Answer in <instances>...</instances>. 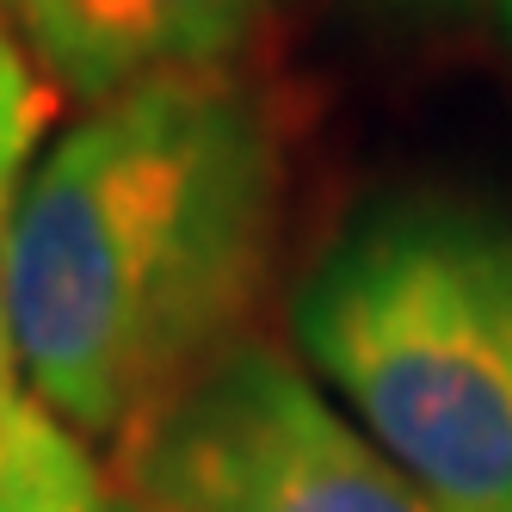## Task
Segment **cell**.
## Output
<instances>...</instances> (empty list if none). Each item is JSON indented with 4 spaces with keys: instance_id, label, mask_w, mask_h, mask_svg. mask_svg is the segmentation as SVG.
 Listing matches in <instances>:
<instances>
[{
    "instance_id": "cell-1",
    "label": "cell",
    "mask_w": 512,
    "mask_h": 512,
    "mask_svg": "<svg viewBox=\"0 0 512 512\" xmlns=\"http://www.w3.org/2000/svg\"><path fill=\"white\" fill-rule=\"evenodd\" d=\"M278 130L223 68L87 105L31 167L0 247L31 395L81 438H130L223 358L278 241Z\"/></svg>"
},
{
    "instance_id": "cell-2",
    "label": "cell",
    "mask_w": 512,
    "mask_h": 512,
    "mask_svg": "<svg viewBox=\"0 0 512 512\" xmlns=\"http://www.w3.org/2000/svg\"><path fill=\"white\" fill-rule=\"evenodd\" d=\"M303 364L445 512H512V216L364 204L290 297Z\"/></svg>"
},
{
    "instance_id": "cell-3",
    "label": "cell",
    "mask_w": 512,
    "mask_h": 512,
    "mask_svg": "<svg viewBox=\"0 0 512 512\" xmlns=\"http://www.w3.org/2000/svg\"><path fill=\"white\" fill-rule=\"evenodd\" d=\"M149 512H445L290 352L235 340L124 438Z\"/></svg>"
},
{
    "instance_id": "cell-4",
    "label": "cell",
    "mask_w": 512,
    "mask_h": 512,
    "mask_svg": "<svg viewBox=\"0 0 512 512\" xmlns=\"http://www.w3.org/2000/svg\"><path fill=\"white\" fill-rule=\"evenodd\" d=\"M56 93L105 105L167 75L223 68L272 0H0Z\"/></svg>"
},
{
    "instance_id": "cell-5",
    "label": "cell",
    "mask_w": 512,
    "mask_h": 512,
    "mask_svg": "<svg viewBox=\"0 0 512 512\" xmlns=\"http://www.w3.org/2000/svg\"><path fill=\"white\" fill-rule=\"evenodd\" d=\"M0 512H112L87 438L38 395L0 426Z\"/></svg>"
},
{
    "instance_id": "cell-6",
    "label": "cell",
    "mask_w": 512,
    "mask_h": 512,
    "mask_svg": "<svg viewBox=\"0 0 512 512\" xmlns=\"http://www.w3.org/2000/svg\"><path fill=\"white\" fill-rule=\"evenodd\" d=\"M56 81L38 68V56L25 50L13 19L0 13V247H7L13 204L25 192L31 167L50 149V124H56Z\"/></svg>"
},
{
    "instance_id": "cell-7",
    "label": "cell",
    "mask_w": 512,
    "mask_h": 512,
    "mask_svg": "<svg viewBox=\"0 0 512 512\" xmlns=\"http://www.w3.org/2000/svg\"><path fill=\"white\" fill-rule=\"evenodd\" d=\"M19 352H13V327H7V297H0V426H7V414L19 408Z\"/></svg>"
},
{
    "instance_id": "cell-8",
    "label": "cell",
    "mask_w": 512,
    "mask_h": 512,
    "mask_svg": "<svg viewBox=\"0 0 512 512\" xmlns=\"http://www.w3.org/2000/svg\"><path fill=\"white\" fill-rule=\"evenodd\" d=\"M389 7H401V13H469L482 0H389Z\"/></svg>"
},
{
    "instance_id": "cell-9",
    "label": "cell",
    "mask_w": 512,
    "mask_h": 512,
    "mask_svg": "<svg viewBox=\"0 0 512 512\" xmlns=\"http://www.w3.org/2000/svg\"><path fill=\"white\" fill-rule=\"evenodd\" d=\"M494 13H500V31H506V44H512V0H494Z\"/></svg>"
},
{
    "instance_id": "cell-10",
    "label": "cell",
    "mask_w": 512,
    "mask_h": 512,
    "mask_svg": "<svg viewBox=\"0 0 512 512\" xmlns=\"http://www.w3.org/2000/svg\"><path fill=\"white\" fill-rule=\"evenodd\" d=\"M112 512H149L142 500H112Z\"/></svg>"
}]
</instances>
